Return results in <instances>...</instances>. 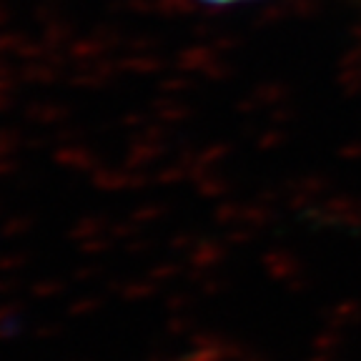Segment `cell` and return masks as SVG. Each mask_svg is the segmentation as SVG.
Wrapping results in <instances>:
<instances>
[{
  "label": "cell",
  "instance_id": "cell-1",
  "mask_svg": "<svg viewBox=\"0 0 361 361\" xmlns=\"http://www.w3.org/2000/svg\"><path fill=\"white\" fill-rule=\"evenodd\" d=\"M206 3H229V0H206Z\"/></svg>",
  "mask_w": 361,
  "mask_h": 361
}]
</instances>
